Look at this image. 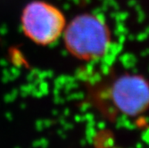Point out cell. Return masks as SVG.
I'll return each instance as SVG.
<instances>
[{
	"label": "cell",
	"mask_w": 149,
	"mask_h": 148,
	"mask_svg": "<svg viewBox=\"0 0 149 148\" xmlns=\"http://www.w3.org/2000/svg\"><path fill=\"white\" fill-rule=\"evenodd\" d=\"M63 38L65 47L80 60L101 58L110 44V33L106 24L97 16L82 15L66 25Z\"/></svg>",
	"instance_id": "1"
},
{
	"label": "cell",
	"mask_w": 149,
	"mask_h": 148,
	"mask_svg": "<svg viewBox=\"0 0 149 148\" xmlns=\"http://www.w3.org/2000/svg\"><path fill=\"white\" fill-rule=\"evenodd\" d=\"M113 148H119V147H113Z\"/></svg>",
	"instance_id": "4"
},
{
	"label": "cell",
	"mask_w": 149,
	"mask_h": 148,
	"mask_svg": "<svg viewBox=\"0 0 149 148\" xmlns=\"http://www.w3.org/2000/svg\"><path fill=\"white\" fill-rule=\"evenodd\" d=\"M26 36L38 45H50L62 36L66 27L62 12L47 2L35 1L25 7L22 16Z\"/></svg>",
	"instance_id": "2"
},
{
	"label": "cell",
	"mask_w": 149,
	"mask_h": 148,
	"mask_svg": "<svg viewBox=\"0 0 149 148\" xmlns=\"http://www.w3.org/2000/svg\"><path fill=\"white\" fill-rule=\"evenodd\" d=\"M109 97L117 112L139 115L149 107V83L139 75H123L113 83Z\"/></svg>",
	"instance_id": "3"
}]
</instances>
